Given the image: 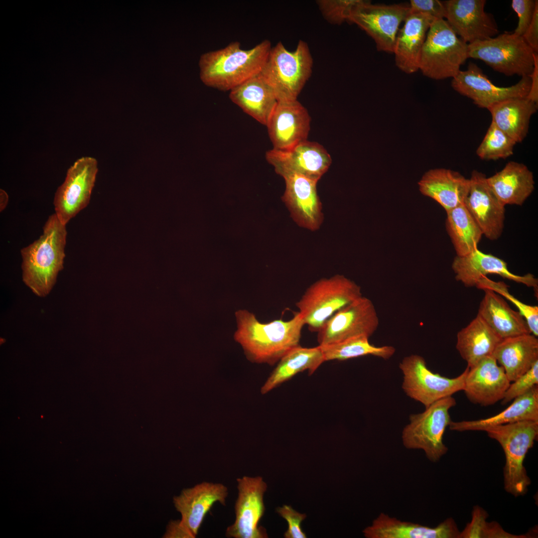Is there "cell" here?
<instances>
[{
	"label": "cell",
	"instance_id": "obj_1",
	"mask_svg": "<svg viewBox=\"0 0 538 538\" xmlns=\"http://www.w3.org/2000/svg\"><path fill=\"white\" fill-rule=\"evenodd\" d=\"M235 317L237 329L234 339L252 362L272 365L299 345L304 323L299 312L289 320L280 319L268 323L260 322L247 310H237Z\"/></svg>",
	"mask_w": 538,
	"mask_h": 538
},
{
	"label": "cell",
	"instance_id": "obj_2",
	"mask_svg": "<svg viewBox=\"0 0 538 538\" xmlns=\"http://www.w3.org/2000/svg\"><path fill=\"white\" fill-rule=\"evenodd\" d=\"M271 47L267 39L249 49L233 41L203 53L199 61L200 79L208 87L230 91L261 73Z\"/></svg>",
	"mask_w": 538,
	"mask_h": 538
},
{
	"label": "cell",
	"instance_id": "obj_3",
	"mask_svg": "<svg viewBox=\"0 0 538 538\" xmlns=\"http://www.w3.org/2000/svg\"><path fill=\"white\" fill-rule=\"evenodd\" d=\"M67 234L66 225L54 213L39 238L20 251L22 280L39 297L49 294L63 269Z\"/></svg>",
	"mask_w": 538,
	"mask_h": 538
},
{
	"label": "cell",
	"instance_id": "obj_4",
	"mask_svg": "<svg viewBox=\"0 0 538 538\" xmlns=\"http://www.w3.org/2000/svg\"><path fill=\"white\" fill-rule=\"evenodd\" d=\"M501 446L505 456L503 469L505 491L517 497L526 494L531 481L524 466L529 450L538 436V420H523L484 430Z\"/></svg>",
	"mask_w": 538,
	"mask_h": 538
},
{
	"label": "cell",
	"instance_id": "obj_5",
	"mask_svg": "<svg viewBox=\"0 0 538 538\" xmlns=\"http://www.w3.org/2000/svg\"><path fill=\"white\" fill-rule=\"evenodd\" d=\"M312 67V56L306 42L300 40L292 51L278 42L271 47L260 75L278 101L294 100L310 78Z\"/></svg>",
	"mask_w": 538,
	"mask_h": 538
},
{
	"label": "cell",
	"instance_id": "obj_6",
	"mask_svg": "<svg viewBox=\"0 0 538 538\" xmlns=\"http://www.w3.org/2000/svg\"><path fill=\"white\" fill-rule=\"evenodd\" d=\"M361 287L342 274L322 278L310 285L295 305L304 325L318 332L339 309L362 296Z\"/></svg>",
	"mask_w": 538,
	"mask_h": 538
},
{
	"label": "cell",
	"instance_id": "obj_7",
	"mask_svg": "<svg viewBox=\"0 0 538 538\" xmlns=\"http://www.w3.org/2000/svg\"><path fill=\"white\" fill-rule=\"evenodd\" d=\"M468 56V44L459 38L444 19L431 23L423 44L419 70L429 78H454Z\"/></svg>",
	"mask_w": 538,
	"mask_h": 538
},
{
	"label": "cell",
	"instance_id": "obj_8",
	"mask_svg": "<svg viewBox=\"0 0 538 538\" xmlns=\"http://www.w3.org/2000/svg\"><path fill=\"white\" fill-rule=\"evenodd\" d=\"M456 404L450 396L434 402L421 413L410 415L409 423L402 431L404 447L422 450L429 461H438L448 451L443 437L452 421L449 411Z\"/></svg>",
	"mask_w": 538,
	"mask_h": 538
},
{
	"label": "cell",
	"instance_id": "obj_9",
	"mask_svg": "<svg viewBox=\"0 0 538 538\" xmlns=\"http://www.w3.org/2000/svg\"><path fill=\"white\" fill-rule=\"evenodd\" d=\"M468 46L469 58L482 60L506 76H530L533 71L535 52L522 36L504 33Z\"/></svg>",
	"mask_w": 538,
	"mask_h": 538
},
{
	"label": "cell",
	"instance_id": "obj_10",
	"mask_svg": "<svg viewBox=\"0 0 538 538\" xmlns=\"http://www.w3.org/2000/svg\"><path fill=\"white\" fill-rule=\"evenodd\" d=\"M399 368L403 374L402 389L406 395L425 407L462 391L468 367L457 377L449 378L430 371L418 355L404 357Z\"/></svg>",
	"mask_w": 538,
	"mask_h": 538
},
{
	"label": "cell",
	"instance_id": "obj_11",
	"mask_svg": "<svg viewBox=\"0 0 538 538\" xmlns=\"http://www.w3.org/2000/svg\"><path fill=\"white\" fill-rule=\"evenodd\" d=\"M409 13L408 5L374 4L361 0L354 6L347 21L364 30L374 40L379 51L393 53L401 24Z\"/></svg>",
	"mask_w": 538,
	"mask_h": 538
},
{
	"label": "cell",
	"instance_id": "obj_12",
	"mask_svg": "<svg viewBox=\"0 0 538 538\" xmlns=\"http://www.w3.org/2000/svg\"><path fill=\"white\" fill-rule=\"evenodd\" d=\"M379 320L375 306L361 296L339 309L317 332L319 345L324 346L359 336L370 338L377 329Z\"/></svg>",
	"mask_w": 538,
	"mask_h": 538
},
{
	"label": "cell",
	"instance_id": "obj_13",
	"mask_svg": "<svg viewBox=\"0 0 538 538\" xmlns=\"http://www.w3.org/2000/svg\"><path fill=\"white\" fill-rule=\"evenodd\" d=\"M98 170L97 161L91 157L78 159L68 169L53 200L55 213L64 225L88 204Z\"/></svg>",
	"mask_w": 538,
	"mask_h": 538
},
{
	"label": "cell",
	"instance_id": "obj_14",
	"mask_svg": "<svg viewBox=\"0 0 538 538\" xmlns=\"http://www.w3.org/2000/svg\"><path fill=\"white\" fill-rule=\"evenodd\" d=\"M238 497L235 504V520L226 531L233 538H266V530L259 525L265 507L264 496L267 484L261 476H244L237 479Z\"/></svg>",
	"mask_w": 538,
	"mask_h": 538
},
{
	"label": "cell",
	"instance_id": "obj_15",
	"mask_svg": "<svg viewBox=\"0 0 538 538\" xmlns=\"http://www.w3.org/2000/svg\"><path fill=\"white\" fill-rule=\"evenodd\" d=\"M451 86L460 94L471 99L478 107L488 109L507 99L526 97L531 89V79L530 76H524L511 86H497L476 64L471 62L466 70H460L452 78Z\"/></svg>",
	"mask_w": 538,
	"mask_h": 538
},
{
	"label": "cell",
	"instance_id": "obj_16",
	"mask_svg": "<svg viewBox=\"0 0 538 538\" xmlns=\"http://www.w3.org/2000/svg\"><path fill=\"white\" fill-rule=\"evenodd\" d=\"M266 158L282 177L297 174L317 181L332 162L330 154L322 145L307 140L288 149L269 150Z\"/></svg>",
	"mask_w": 538,
	"mask_h": 538
},
{
	"label": "cell",
	"instance_id": "obj_17",
	"mask_svg": "<svg viewBox=\"0 0 538 538\" xmlns=\"http://www.w3.org/2000/svg\"><path fill=\"white\" fill-rule=\"evenodd\" d=\"M464 205L480 229L483 235L496 240L502 235L505 220V205L497 198L486 175L473 170Z\"/></svg>",
	"mask_w": 538,
	"mask_h": 538
},
{
	"label": "cell",
	"instance_id": "obj_18",
	"mask_svg": "<svg viewBox=\"0 0 538 538\" xmlns=\"http://www.w3.org/2000/svg\"><path fill=\"white\" fill-rule=\"evenodd\" d=\"M446 21L466 43L493 38L498 32L492 16L485 11V0H448L443 1Z\"/></svg>",
	"mask_w": 538,
	"mask_h": 538
},
{
	"label": "cell",
	"instance_id": "obj_19",
	"mask_svg": "<svg viewBox=\"0 0 538 538\" xmlns=\"http://www.w3.org/2000/svg\"><path fill=\"white\" fill-rule=\"evenodd\" d=\"M283 177L285 189L282 199L291 218L300 227L311 231L318 230L324 220L317 191L318 181L297 174Z\"/></svg>",
	"mask_w": 538,
	"mask_h": 538
},
{
	"label": "cell",
	"instance_id": "obj_20",
	"mask_svg": "<svg viewBox=\"0 0 538 538\" xmlns=\"http://www.w3.org/2000/svg\"><path fill=\"white\" fill-rule=\"evenodd\" d=\"M310 117L297 100L278 101L266 125L273 148L290 149L307 140Z\"/></svg>",
	"mask_w": 538,
	"mask_h": 538
},
{
	"label": "cell",
	"instance_id": "obj_21",
	"mask_svg": "<svg viewBox=\"0 0 538 538\" xmlns=\"http://www.w3.org/2000/svg\"><path fill=\"white\" fill-rule=\"evenodd\" d=\"M510 383L503 368L491 355L468 367L462 391L471 403L488 406L503 399Z\"/></svg>",
	"mask_w": 538,
	"mask_h": 538
},
{
	"label": "cell",
	"instance_id": "obj_22",
	"mask_svg": "<svg viewBox=\"0 0 538 538\" xmlns=\"http://www.w3.org/2000/svg\"><path fill=\"white\" fill-rule=\"evenodd\" d=\"M227 487L221 483L203 482L183 489L173 497L176 510L180 514L183 525L195 538L206 514L216 502L225 505Z\"/></svg>",
	"mask_w": 538,
	"mask_h": 538
},
{
	"label": "cell",
	"instance_id": "obj_23",
	"mask_svg": "<svg viewBox=\"0 0 538 538\" xmlns=\"http://www.w3.org/2000/svg\"><path fill=\"white\" fill-rule=\"evenodd\" d=\"M452 269L455 279L468 287L476 286L481 277L493 273L538 289V279L533 274H514L509 270L504 261L492 255L484 253L478 249L465 256H456L452 264Z\"/></svg>",
	"mask_w": 538,
	"mask_h": 538
},
{
	"label": "cell",
	"instance_id": "obj_24",
	"mask_svg": "<svg viewBox=\"0 0 538 538\" xmlns=\"http://www.w3.org/2000/svg\"><path fill=\"white\" fill-rule=\"evenodd\" d=\"M363 533L367 538H459L460 532L451 517L429 527L381 513Z\"/></svg>",
	"mask_w": 538,
	"mask_h": 538
},
{
	"label": "cell",
	"instance_id": "obj_25",
	"mask_svg": "<svg viewBox=\"0 0 538 538\" xmlns=\"http://www.w3.org/2000/svg\"><path fill=\"white\" fill-rule=\"evenodd\" d=\"M433 17L410 13L404 21L396 37L393 53L398 68L406 74L419 70L421 50Z\"/></svg>",
	"mask_w": 538,
	"mask_h": 538
},
{
	"label": "cell",
	"instance_id": "obj_26",
	"mask_svg": "<svg viewBox=\"0 0 538 538\" xmlns=\"http://www.w3.org/2000/svg\"><path fill=\"white\" fill-rule=\"evenodd\" d=\"M418 185L423 195L434 200L447 212L464 204L470 181L458 172L436 168L425 172Z\"/></svg>",
	"mask_w": 538,
	"mask_h": 538
},
{
	"label": "cell",
	"instance_id": "obj_27",
	"mask_svg": "<svg viewBox=\"0 0 538 538\" xmlns=\"http://www.w3.org/2000/svg\"><path fill=\"white\" fill-rule=\"evenodd\" d=\"M492 356L514 382L538 361V339L531 333L502 339Z\"/></svg>",
	"mask_w": 538,
	"mask_h": 538
},
{
	"label": "cell",
	"instance_id": "obj_28",
	"mask_svg": "<svg viewBox=\"0 0 538 538\" xmlns=\"http://www.w3.org/2000/svg\"><path fill=\"white\" fill-rule=\"evenodd\" d=\"M487 182L504 205H522L535 189L533 172L525 164L510 161L500 171L487 178Z\"/></svg>",
	"mask_w": 538,
	"mask_h": 538
},
{
	"label": "cell",
	"instance_id": "obj_29",
	"mask_svg": "<svg viewBox=\"0 0 538 538\" xmlns=\"http://www.w3.org/2000/svg\"><path fill=\"white\" fill-rule=\"evenodd\" d=\"M230 100L245 113L266 126L278 101L260 74L230 91Z\"/></svg>",
	"mask_w": 538,
	"mask_h": 538
},
{
	"label": "cell",
	"instance_id": "obj_30",
	"mask_svg": "<svg viewBox=\"0 0 538 538\" xmlns=\"http://www.w3.org/2000/svg\"><path fill=\"white\" fill-rule=\"evenodd\" d=\"M523 420H538V385L513 400L505 409L492 416L476 420L451 421V430L484 431L488 427Z\"/></svg>",
	"mask_w": 538,
	"mask_h": 538
},
{
	"label": "cell",
	"instance_id": "obj_31",
	"mask_svg": "<svg viewBox=\"0 0 538 538\" xmlns=\"http://www.w3.org/2000/svg\"><path fill=\"white\" fill-rule=\"evenodd\" d=\"M478 309L479 315L502 338L531 333L524 317L512 309L500 295L484 289Z\"/></svg>",
	"mask_w": 538,
	"mask_h": 538
},
{
	"label": "cell",
	"instance_id": "obj_32",
	"mask_svg": "<svg viewBox=\"0 0 538 538\" xmlns=\"http://www.w3.org/2000/svg\"><path fill=\"white\" fill-rule=\"evenodd\" d=\"M487 110L491 114L492 122L518 143L526 137L538 103L527 97L514 98L499 102Z\"/></svg>",
	"mask_w": 538,
	"mask_h": 538
},
{
	"label": "cell",
	"instance_id": "obj_33",
	"mask_svg": "<svg viewBox=\"0 0 538 538\" xmlns=\"http://www.w3.org/2000/svg\"><path fill=\"white\" fill-rule=\"evenodd\" d=\"M502 338L478 314L457 334L456 348L471 367L492 355Z\"/></svg>",
	"mask_w": 538,
	"mask_h": 538
},
{
	"label": "cell",
	"instance_id": "obj_34",
	"mask_svg": "<svg viewBox=\"0 0 538 538\" xmlns=\"http://www.w3.org/2000/svg\"><path fill=\"white\" fill-rule=\"evenodd\" d=\"M324 362L319 345L313 348L302 347L300 345L295 347L278 362L276 367L262 386L261 392L262 394H267L305 370L311 375Z\"/></svg>",
	"mask_w": 538,
	"mask_h": 538
},
{
	"label": "cell",
	"instance_id": "obj_35",
	"mask_svg": "<svg viewBox=\"0 0 538 538\" xmlns=\"http://www.w3.org/2000/svg\"><path fill=\"white\" fill-rule=\"evenodd\" d=\"M446 213V227L456 256H465L478 249L483 234L464 204Z\"/></svg>",
	"mask_w": 538,
	"mask_h": 538
},
{
	"label": "cell",
	"instance_id": "obj_36",
	"mask_svg": "<svg viewBox=\"0 0 538 538\" xmlns=\"http://www.w3.org/2000/svg\"><path fill=\"white\" fill-rule=\"evenodd\" d=\"M369 338L359 336L335 343L320 346L324 361H343L359 357L372 355L387 360L396 352L391 346H376L371 344Z\"/></svg>",
	"mask_w": 538,
	"mask_h": 538
},
{
	"label": "cell",
	"instance_id": "obj_37",
	"mask_svg": "<svg viewBox=\"0 0 538 538\" xmlns=\"http://www.w3.org/2000/svg\"><path fill=\"white\" fill-rule=\"evenodd\" d=\"M517 143L491 122L476 154L483 160L506 159L513 154Z\"/></svg>",
	"mask_w": 538,
	"mask_h": 538
},
{
	"label": "cell",
	"instance_id": "obj_38",
	"mask_svg": "<svg viewBox=\"0 0 538 538\" xmlns=\"http://www.w3.org/2000/svg\"><path fill=\"white\" fill-rule=\"evenodd\" d=\"M487 513L481 507L475 506L472 512V519L460 532L459 538H525L529 535H515L506 532L498 523L487 522Z\"/></svg>",
	"mask_w": 538,
	"mask_h": 538
},
{
	"label": "cell",
	"instance_id": "obj_39",
	"mask_svg": "<svg viewBox=\"0 0 538 538\" xmlns=\"http://www.w3.org/2000/svg\"><path fill=\"white\" fill-rule=\"evenodd\" d=\"M476 287L481 289H490L506 298L518 308L519 312L525 319L531 333L536 336L538 335V307L525 304L511 294L508 286L502 281H494L486 276L481 277Z\"/></svg>",
	"mask_w": 538,
	"mask_h": 538
},
{
	"label": "cell",
	"instance_id": "obj_40",
	"mask_svg": "<svg viewBox=\"0 0 538 538\" xmlns=\"http://www.w3.org/2000/svg\"><path fill=\"white\" fill-rule=\"evenodd\" d=\"M361 0H318L316 3L323 17L334 24L347 21L349 13Z\"/></svg>",
	"mask_w": 538,
	"mask_h": 538
},
{
	"label": "cell",
	"instance_id": "obj_41",
	"mask_svg": "<svg viewBox=\"0 0 538 538\" xmlns=\"http://www.w3.org/2000/svg\"><path fill=\"white\" fill-rule=\"evenodd\" d=\"M512 382L501 400L503 405L538 385V361L527 372Z\"/></svg>",
	"mask_w": 538,
	"mask_h": 538
},
{
	"label": "cell",
	"instance_id": "obj_42",
	"mask_svg": "<svg viewBox=\"0 0 538 538\" xmlns=\"http://www.w3.org/2000/svg\"><path fill=\"white\" fill-rule=\"evenodd\" d=\"M277 513L288 523V529L284 534L286 538H305L306 535L301 528V522L305 519V514L299 513L290 506L284 505L276 509Z\"/></svg>",
	"mask_w": 538,
	"mask_h": 538
},
{
	"label": "cell",
	"instance_id": "obj_43",
	"mask_svg": "<svg viewBox=\"0 0 538 538\" xmlns=\"http://www.w3.org/2000/svg\"><path fill=\"white\" fill-rule=\"evenodd\" d=\"M535 0H513L512 7L517 13L519 21L514 33L522 36L529 27L533 17L536 5Z\"/></svg>",
	"mask_w": 538,
	"mask_h": 538
},
{
	"label": "cell",
	"instance_id": "obj_44",
	"mask_svg": "<svg viewBox=\"0 0 538 538\" xmlns=\"http://www.w3.org/2000/svg\"><path fill=\"white\" fill-rule=\"evenodd\" d=\"M409 13H422L435 19H444L446 10L443 1L438 0H411L408 4Z\"/></svg>",
	"mask_w": 538,
	"mask_h": 538
},
{
	"label": "cell",
	"instance_id": "obj_45",
	"mask_svg": "<svg viewBox=\"0 0 538 538\" xmlns=\"http://www.w3.org/2000/svg\"><path fill=\"white\" fill-rule=\"evenodd\" d=\"M535 53L538 51V2L537 3L533 19L524 34L522 36Z\"/></svg>",
	"mask_w": 538,
	"mask_h": 538
},
{
	"label": "cell",
	"instance_id": "obj_46",
	"mask_svg": "<svg viewBox=\"0 0 538 538\" xmlns=\"http://www.w3.org/2000/svg\"><path fill=\"white\" fill-rule=\"evenodd\" d=\"M163 538H194L180 520H171L166 526Z\"/></svg>",
	"mask_w": 538,
	"mask_h": 538
},
{
	"label": "cell",
	"instance_id": "obj_47",
	"mask_svg": "<svg viewBox=\"0 0 538 538\" xmlns=\"http://www.w3.org/2000/svg\"><path fill=\"white\" fill-rule=\"evenodd\" d=\"M534 67L532 73L530 77L531 79V86L527 98L538 103V55L534 53Z\"/></svg>",
	"mask_w": 538,
	"mask_h": 538
},
{
	"label": "cell",
	"instance_id": "obj_48",
	"mask_svg": "<svg viewBox=\"0 0 538 538\" xmlns=\"http://www.w3.org/2000/svg\"><path fill=\"white\" fill-rule=\"evenodd\" d=\"M8 201V196L3 189L0 190V211H2L6 207Z\"/></svg>",
	"mask_w": 538,
	"mask_h": 538
}]
</instances>
